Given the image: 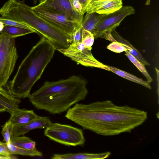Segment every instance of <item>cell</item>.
<instances>
[{"instance_id": "cell-1", "label": "cell", "mask_w": 159, "mask_h": 159, "mask_svg": "<svg viewBox=\"0 0 159 159\" xmlns=\"http://www.w3.org/2000/svg\"><path fill=\"white\" fill-rule=\"evenodd\" d=\"M65 117L84 129L104 136L130 132L148 118L147 112L127 105L118 106L111 101L89 104L76 103Z\"/></svg>"}, {"instance_id": "cell-2", "label": "cell", "mask_w": 159, "mask_h": 159, "mask_svg": "<svg viewBox=\"0 0 159 159\" xmlns=\"http://www.w3.org/2000/svg\"><path fill=\"white\" fill-rule=\"evenodd\" d=\"M87 84L86 80L75 75L57 81H46L28 98L37 109L52 115L60 114L85 99L88 93Z\"/></svg>"}, {"instance_id": "cell-3", "label": "cell", "mask_w": 159, "mask_h": 159, "mask_svg": "<svg viewBox=\"0 0 159 159\" xmlns=\"http://www.w3.org/2000/svg\"><path fill=\"white\" fill-rule=\"evenodd\" d=\"M56 50L51 42L41 36L21 62L13 79L8 82L10 90L15 97H28L32 88L40 78Z\"/></svg>"}, {"instance_id": "cell-4", "label": "cell", "mask_w": 159, "mask_h": 159, "mask_svg": "<svg viewBox=\"0 0 159 159\" xmlns=\"http://www.w3.org/2000/svg\"><path fill=\"white\" fill-rule=\"evenodd\" d=\"M0 14L3 18L26 24L51 42L57 50L66 48L72 42L70 35L34 13L25 0H8L0 9Z\"/></svg>"}, {"instance_id": "cell-5", "label": "cell", "mask_w": 159, "mask_h": 159, "mask_svg": "<svg viewBox=\"0 0 159 159\" xmlns=\"http://www.w3.org/2000/svg\"><path fill=\"white\" fill-rule=\"evenodd\" d=\"M18 57L15 39L0 34V87H6Z\"/></svg>"}, {"instance_id": "cell-6", "label": "cell", "mask_w": 159, "mask_h": 159, "mask_svg": "<svg viewBox=\"0 0 159 159\" xmlns=\"http://www.w3.org/2000/svg\"><path fill=\"white\" fill-rule=\"evenodd\" d=\"M44 134L50 139L68 146H82L85 142L81 129L57 123L46 127Z\"/></svg>"}, {"instance_id": "cell-7", "label": "cell", "mask_w": 159, "mask_h": 159, "mask_svg": "<svg viewBox=\"0 0 159 159\" xmlns=\"http://www.w3.org/2000/svg\"><path fill=\"white\" fill-rule=\"evenodd\" d=\"M134 9L130 6H122L113 12L105 14L96 25L93 34L94 39L103 38L111 42L117 41L112 36V30L118 26L127 16L134 14Z\"/></svg>"}, {"instance_id": "cell-8", "label": "cell", "mask_w": 159, "mask_h": 159, "mask_svg": "<svg viewBox=\"0 0 159 159\" xmlns=\"http://www.w3.org/2000/svg\"><path fill=\"white\" fill-rule=\"evenodd\" d=\"M31 9L35 14L61 30L71 38L76 29L81 25L62 12L53 11L38 5L31 7Z\"/></svg>"}, {"instance_id": "cell-9", "label": "cell", "mask_w": 159, "mask_h": 159, "mask_svg": "<svg viewBox=\"0 0 159 159\" xmlns=\"http://www.w3.org/2000/svg\"><path fill=\"white\" fill-rule=\"evenodd\" d=\"M91 50L86 47L82 42L71 43L66 48L58 51L72 60L86 66L95 67L108 71L107 66L95 58Z\"/></svg>"}, {"instance_id": "cell-10", "label": "cell", "mask_w": 159, "mask_h": 159, "mask_svg": "<svg viewBox=\"0 0 159 159\" xmlns=\"http://www.w3.org/2000/svg\"><path fill=\"white\" fill-rule=\"evenodd\" d=\"M38 5L53 11L64 13L73 20L81 24L84 15L74 10L70 0H45Z\"/></svg>"}, {"instance_id": "cell-11", "label": "cell", "mask_w": 159, "mask_h": 159, "mask_svg": "<svg viewBox=\"0 0 159 159\" xmlns=\"http://www.w3.org/2000/svg\"><path fill=\"white\" fill-rule=\"evenodd\" d=\"M52 123L48 116H39L37 119L25 125H14L13 136H20L32 130L46 128Z\"/></svg>"}, {"instance_id": "cell-12", "label": "cell", "mask_w": 159, "mask_h": 159, "mask_svg": "<svg viewBox=\"0 0 159 159\" xmlns=\"http://www.w3.org/2000/svg\"><path fill=\"white\" fill-rule=\"evenodd\" d=\"M9 119L14 125H22L27 124L38 118L39 116L32 110L17 108L10 113Z\"/></svg>"}, {"instance_id": "cell-13", "label": "cell", "mask_w": 159, "mask_h": 159, "mask_svg": "<svg viewBox=\"0 0 159 159\" xmlns=\"http://www.w3.org/2000/svg\"><path fill=\"white\" fill-rule=\"evenodd\" d=\"M21 102L19 98L15 97L11 93L8 86L0 87V103L7 108V112L10 114L18 108Z\"/></svg>"}, {"instance_id": "cell-14", "label": "cell", "mask_w": 159, "mask_h": 159, "mask_svg": "<svg viewBox=\"0 0 159 159\" xmlns=\"http://www.w3.org/2000/svg\"><path fill=\"white\" fill-rule=\"evenodd\" d=\"M109 152L98 153H79L64 154H55L51 157L52 159H103L109 157Z\"/></svg>"}, {"instance_id": "cell-15", "label": "cell", "mask_w": 159, "mask_h": 159, "mask_svg": "<svg viewBox=\"0 0 159 159\" xmlns=\"http://www.w3.org/2000/svg\"><path fill=\"white\" fill-rule=\"evenodd\" d=\"M105 15L96 12L86 13L81 24L82 28L93 34L96 25Z\"/></svg>"}, {"instance_id": "cell-16", "label": "cell", "mask_w": 159, "mask_h": 159, "mask_svg": "<svg viewBox=\"0 0 159 159\" xmlns=\"http://www.w3.org/2000/svg\"><path fill=\"white\" fill-rule=\"evenodd\" d=\"M106 66L108 71H111L122 78L140 84L149 89H151L149 83L147 81H144L135 75L115 67L107 65Z\"/></svg>"}, {"instance_id": "cell-17", "label": "cell", "mask_w": 159, "mask_h": 159, "mask_svg": "<svg viewBox=\"0 0 159 159\" xmlns=\"http://www.w3.org/2000/svg\"><path fill=\"white\" fill-rule=\"evenodd\" d=\"M34 33H37V32L33 29H27L5 25L3 30L0 33L15 39L17 37Z\"/></svg>"}, {"instance_id": "cell-18", "label": "cell", "mask_w": 159, "mask_h": 159, "mask_svg": "<svg viewBox=\"0 0 159 159\" xmlns=\"http://www.w3.org/2000/svg\"><path fill=\"white\" fill-rule=\"evenodd\" d=\"M10 143L21 148L31 151H36V142L26 136H12Z\"/></svg>"}, {"instance_id": "cell-19", "label": "cell", "mask_w": 159, "mask_h": 159, "mask_svg": "<svg viewBox=\"0 0 159 159\" xmlns=\"http://www.w3.org/2000/svg\"><path fill=\"white\" fill-rule=\"evenodd\" d=\"M102 6L96 12L101 14H107L120 9L122 6L121 0H101Z\"/></svg>"}, {"instance_id": "cell-20", "label": "cell", "mask_w": 159, "mask_h": 159, "mask_svg": "<svg viewBox=\"0 0 159 159\" xmlns=\"http://www.w3.org/2000/svg\"><path fill=\"white\" fill-rule=\"evenodd\" d=\"M7 144L8 150L11 154H17L31 157H42L43 154L38 150L31 151L15 146L10 143Z\"/></svg>"}, {"instance_id": "cell-21", "label": "cell", "mask_w": 159, "mask_h": 159, "mask_svg": "<svg viewBox=\"0 0 159 159\" xmlns=\"http://www.w3.org/2000/svg\"><path fill=\"white\" fill-rule=\"evenodd\" d=\"M125 52V55L130 61L145 77L147 81L149 83H151L152 79L146 69L145 65L131 55L128 50H126Z\"/></svg>"}, {"instance_id": "cell-22", "label": "cell", "mask_w": 159, "mask_h": 159, "mask_svg": "<svg viewBox=\"0 0 159 159\" xmlns=\"http://www.w3.org/2000/svg\"><path fill=\"white\" fill-rule=\"evenodd\" d=\"M14 125L8 120L3 125L1 133L3 137V141L7 144L10 143L13 136Z\"/></svg>"}, {"instance_id": "cell-23", "label": "cell", "mask_w": 159, "mask_h": 159, "mask_svg": "<svg viewBox=\"0 0 159 159\" xmlns=\"http://www.w3.org/2000/svg\"><path fill=\"white\" fill-rule=\"evenodd\" d=\"M94 39V37L93 34L82 28L81 42L86 47L92 50V47L93 44Z\"/></svg>"}, {"instance_id": "cell-24", "label": "cell", "mask_w": 159, "mask_h": 159, "mask_svg": "<svg viewBox=\"0 0 159 159\" xmlns=\"http://www.w3.org/2000/svg\"><path fill=\"white\" fill-rule=\"evenodd\" d=\"M108 49L116 52L120 53L127 50L125 45L117 41L112 42L107 47Z\"/></svg>"}, {"instance_id": "cell-25", "label": "cell", "mask_w": 159, "mask_h": 159, "mask_svg": "<svg viewBox=\"0 0 159 159\" xmlns=\"http://www.w3.org/2000/svg\"><path fill=\"white\" fill-rule=\"evenodd\" d=\"M0 21L5 25L16 26L27 29H32L26 24L10 19L0 17Z\"/></svg>"}, {"instance_id": "cell-26", "label": "cell", "mask_w": 159, "mask_h": 159, "mask_svg": "<svg viewBox=\"0 0 159 159\" xmlns=\"http://www.w3.org/2000/svg\"><path fill=\"white\" fill-rule=\"evenodd\" d=\"M82 29V28L81 25L76 29L72 36V43L81 42Z\"/></svg>"}, {"instance_id": "cell-27", "label": "cell", "mask_w": 159, "mask_h": 159, "mask_svg": "<svg viewBox=\"0 0 159 159\" xmlns=\"http://www.w3.org/2000/svg\"><path fill=\"white\" fill-rule=\"evenodd\" d=\"M70 1L74 10L78 13L84 15L85 13L78 0H70Z\"/></svg>"}, {"instance_id": "cell-28", "label": "cell", "mask_w": 159, "mask_h": 159, "mask_svg": "<svg viewBox=\"0 0 159 159\" xmlns=\"http://www.w3.org/2000/svg\"><path fill=\"white\" fill-rule=\"evenodd\" d=\"M11 155L8 150L7 143L0 141V155L10 156Z\"/></svg>"}, {"instance_id": "cell-29", "label": "cell", "mask_w": 159, "mask_h": 159, "mask_svg": "<svg viewBox=\"0 0 159 159\" xmlns=\"http://www.w3.org/2000/svg\"><path fill=\"white\" fill-rule=\"evenodd\" d=\"M91 0H78L81 5L84 13L86 12L87 7Z\"/></svg>"}, {"instance_id": "cell-30", "label": "cell", "mask_w": 159, "mask_h": 159, "mask_svg": "<svg viewBox=\"0 0 159 159\" xmlns=\"http://www.w3.org/2000/svg\"><path fill=\"white\" fill-rule=\"evenodd\" d=\"M7 111V108L2 105L0 103V112Z\"/></svg>"}, {"instance_id": "cell-31", "label": "cell", "mask_w": 159, "mask_h": 159, "mask_svg": "<svg viewBox=\"0 0 159 159\" xmlns=\"http://www.w3.org/2000/svg\"><path fill=\"white\" fill-rule=\"evenodd\" d=\"M11 158V156H7L0 155V159H10Z\"/></svg>"}, {"instance_id": "cell-32", "label": "cell", "mask_w": 159, "mask_h": 159, "mask_svg": "<svg viewBox=\"0 0 159 159\" xmlns=\"http://www.w3.org/2000/svg\"><path fill=\"white\" fill-rule=\"evenodd\" d=\"M5 25L2 22L0 21V33L3 30Z\"/></svg>"}, {"instance_id": "cell-33", "label": "cell", "mask_w": 159, "mask_h": 159, "mask_svg": "<svg viewBox=\"0 0 159 159\" xmlns=\"http://www.w3.org/2000/svg\"><path fill=\"white\" fill-rule=\"evenodd\" d=\"M37 0L39 1V2L40 3H41L44 1L45 0H33L34 3L35 4L36 3L37 1Z\"/></svg>"}, {"instance_id": "cell-34", "label": "cell", "mask_w": 159, "mask_h": 159, "mask_svg": "<svg viewBox=\"0 0 159 159\" xmlns=\"http://www.w3.org/2000/svg\"><path fill=\"white\" fill-rule=\"evenodd\" d=\"M98 0H91V1H98Z\"/></svg>"}]
</instances>
